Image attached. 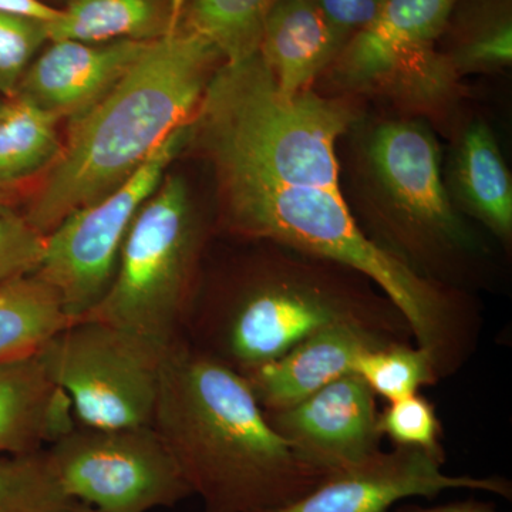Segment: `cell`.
Segmentation results:
<instances>
[{"label": "cell", "mask_w": 512, "mask_h": 512, "mask_svg": "<svg viewBox=\"0 0 512 512\" xmlns=\"http://www.w3.org/2000/svg\"><path fill=\"white\" fill-rule=\"evenodd\" d=\"M185 0H70L59 19L47 23L49 42L156 40L181 15Z\"/></svg>", "instance_id": "obj_17"}, {"label": "cell", "mask_w": 512, "mask_h": 512, "mask_svg": "<svg viewBox=\"0 0 512 512\" xmlns=\"http://www.w3.org/2000/svg\"><path fill=\"white\" fill-rule=\"evenodd\" d=\"M49 42L42 20L0 13V93L8 99L18 92L37 50Z\"/></svg>", "instance_id": "obj_26"}, {"label": "cell", "mask_w": 512, "mask_h": 512, "mask_svg": "<svg viewBox=\"0 0 512 512\" xmlns=\"http://www.w3.org/2000/svg\"><path fill=\"white\" fill-rule=\"evenodd\" d=\"M153 427L202 512L274 510L326 477L272 429L244 376L184 336L165 353Z\"/></svg>", "instance_id": "obj_2"}, {"label": "cell", "mask_w": 512, "mask_h": 512, "mask_svg": "<svg viewBox=\"0 0 512 512\" xmlns=\"http://www.w3.org/2000/svg\"><path fill=\"white\" fill-rule=\"evenodd\" d=\"M313 3L345 46L376 19L382 0H313Z\"/></svg>", "instance_id": "obj_28"}, {"label": "cell", "mask_w": 512, "mask_h": 512, "mask_svg": "<svg viewBox=\"0 0 512 512\" xmlns=\"http://www.w3.org/2000/svg\"><path fill=\"white\" fill-rule=\"evenodd\" d=\"M64 493L103 512L173 508L192 491L153 426H77L46 448Z\"/></svg>", "instance_id": "obj_9"}, {"label": "cell", "mask_w": 512, "mask_h": 512, "mask_svg": "<svg viewBox=\"0 0 512 512\" xmlns=\"http://www.w3.org/2000/svg\"><path fill=\"white\" fill-rule=\"evenodd\" d=\"M59 119L25 97H10L0 114V187L52 167L63 144Z\"/></svg>", "instance_id": "obj_21"}, {"label": "cell", "mask_w": 512, "mask_h": 512, "mask_svg": "<svg viewBox=\"0 0 512 512\" xmlns=\"http://www.w3.org/2000/svg\"><path fill=\"white\" fill-rule=\"evenodd\" d=\"M379 431L394 447L420 448L446 457L439 416L429 399L419 393L387 404L379 412Z\"/></svg>", "instance_id": "obj_25"}, {"label": "cell", "mask_w": 512, "mask_h": 512, "mask_svg": "<svg viewBox=\"0 0 512 512\" xmlns=\"http://www.w3.org/2000/svg\"><path fill=\"white\" fill-rule=\"evenodd\" d=\"M56 384L40 353L0 363V456L49 446V412Z\"/></svg>", "instance_id": "obj_18"}, {"label": "cell", "mask_w": 512, "mask_h": 512, "mask_svg": "<svg viewBox=\"0 0 512 512\" xmlns=\"http://www.w3.org/2000/svg\"><path fill=\"white\" fill-rule=\"evenodd\" d=\"M448 185L458 207L507 247L512 237L511 175L487 124L477 121L464 131Z\"/></svg>", "instance_id": "obj_16"}, {"label": "cell", "mask_w": 512, "mask_h": 512, "mask_svg": "<svg viewBox=\"0 0 512 512\" xmlns=\"http://www.w3.org/2000/svg\"><path fill=\"white\" fill-rule=\"evenodd\" d=\"M353 373L362 377L376 396H382L389 403L440 382L429 353L410 342L392 343L363 353Z\"/></svg>", "instance_id": "obj_24"}, {"label": "cell", "mask_w": 512, "mask_h": 512, "mask_svg": "<svg viewBox=\"0 0 512 512\" xmlns=\"http://www.w3.org/2000/svg\"><path fill=\"white\" fill-rule=\"evenodd\" d=\"M390 512V511H387ZM393 512H501L494 507L493 504L481 503V501L467 500L457 501V503H450L444 505H436V507H417V505H410V507H402Z\"/></svg>", "instance_id": "obj_30"}, {"label": "cell", "mask_w": 512, "mask_h": 512, "mask_svg": "<svg viewBox=\"0 0 512 512\" xmlns=\"http://www.w3.org/2000/svg\"><path fill=\"white\" fill-rule=\"evenodd\" d=\"M221 63L218 50L178 16L103 99L70 121L26 221L47 237L70 214L119 188L165 138L190 123Z\"/></svg>", "instance_id": "obj_3"}, {"label": "cell", "mask_w": 512, "mask_h": 512, "mask_svg": "<svg viewBox=\"0 0 512 512\" xmlns=\"http://www.w3.org/2000/svg\"><path fill=\"white\" fill-rule=\"evenodd\" d=\"M264 413L296 456L326 477L382 451L376 394L356 373L340 377L295 406Z\"/></svg>", "instance_id": "obj_12"}, {"label": "cell", "mask_w": 512, "mask_h": 512, "mask_svg": "<svg viewBox=\"0 0 512 512\" xmlns=\"http://www.w3.org/2000/svg\"><path fill=\"white\" fill-rule=\"evenodd\" d=\"M279 0H185L181 25L211 43L224 63L256 55Z\"/></svg>", "instance_id": "obj_22"}, {"label": "cell", "mask_w": 512, "mask_h": 512, "mask_svg": "<svg viewBox=\"0 0 512 512\" xmlns=\"http://www.w3.org/2000/svg\"><path fill=\"white\" fill-rule=\"evenodd\" d=\"M9 211H13L12 208H10L9 205L6 204V202L3 201L2 198H0V214H3V212H9Z\"/></svg>", "instance_id": "obj_32"}, {"label": "cell", "mask_w": 512, "mask_h": 512, "mask_svg": "<svg viewBox=\"0 0 512 512\" xmlns=\"http://www.w3.org/2000/svg\"><path fill=\"white\" fill-rule=\"evenodd\" d=\"M76 503L64 493L46 448L0 456V512H70Z\"/></svg>", "instance_id": "obj_23"}, {"label": "cell", "mask_w": 512, "mask_h": 512, "mask_svg": "<svg viewBox=\"0 0 512 512\" xmlns=\"http://www.w3.org/2000/svg\"><path fill=\"white\" fill-rule=\"evenodd\" d=\"M268 249L247 275L195 293L184 330L192 346L245 376L340 323L413 340L396 306L365 276L271 242Z\"/></svg>", "instance_id": "obj_4"}, {"label": "cell", "mask_w": 512, "mask_h": 512, "mask_svg": "<svg viewBox=\"0 0 512 512\" xmlns=\"http://www.w3.org/2000/svg\"><path fill=\"white\" fill-rule=\"evenodd\" d=\"M188 124L165 138L119 188L73 212L47 235L45 256L35 275L55 289L72 322L106 295L128 229L187 146Z\"/></svg>", "instance_id": "obj_8"}, {"label": "cell", "mask_w": 512, "mask_h": 512, "mask_svg": "<svg viewBox=\"0 0 512 512\" xmlns=\"http://www.w3.org/2000/svg\"><path fill=\"white\" fill-rule=\"evenodd\" d=\"M511 8V0H457L441 36L450 43L441 53L457 76L510 66Z\"/></svg>", "instance_id": "obj_20"}, {"label": "cell", "mask_w": 512, "mask_h": 512, "mask_svg": "<svg viewBox=\"0 0 512 512\" xmlns=\"http://www.w3.org/2000/svg\"><path fill=\"white\" fill-rule=\"evenodd\" d=\"M205 239L207 229L187 183L165 174L128 229L106 295L82 319L110 323L164 346L183 338L200 284Z\"/></svg>", "instance_id": "obj_6"}, {"label": "cell", "mask_w": 512, "mask_h": 512, "mask_svg": "<svg viewBox=\"0 0 512 512\" xmlns=\"http://www.w3.org/2000/svg\"><path fill=\"white\" fill-rule=\"evenodd\" d=\"M313 0H279L266 20L259 55L286 97L311 89L342 50Z\"/></svg>", "instance_id": "obj_15"}, {"label": "cell", "mask_w": 512, "mask_h": 512, "mask_svg": "<svg viewBox=\"0 0 512 512\" xmlns=\"http://www.w3.org/2000/svg\"><path fill=\"white\" fill-rule=\"evenodd\" d=\"M168 346L100 320L70 323L40 352L80 426H153Z\"/></svg>", "instance_id": "obj_7"}, {"label": "cell", "mask_w": 512, "mask_h": 512, "mask_svg": "<svg viewBox=\"0 0 512 512\" xmlns=\"http://www.w3.org/2000/svg\"><path fill=\"white\" fill-rule=\"evenodd\" d=\"M359 170L367 237L437 284L467 293L484 285L490 251L451 201L429 128L377 124L363 140Z\"/></svg>", "instance_id": "obj_5"}, {"label": "cell", "mask_w": 512, "mask_h": 512, "mask_svg": "<svg viewBox=\"0 0 512 512\" xmlns=\"http://www.w3.org/2000/svg\"><path fill=\"white\" fill-rule=\"evenodd\" d=\"M59 295L35 274L0 284V363L35 356L70 325Z\"/></svg>", "instance_id": "obj_19"}, {"label": "cell", "mask_w": 512, "mask_h": 512, "mask_svg": "<svg viewBox=\"0 0 512 512\" xmlns=\"http://www.w3.org/2000/svg\"><path fill=\"white\" fill-rule=\"evenodd\" d=\"M3 103H5V101H0V114H2Z\"/></svg>", "instance_id": "obj_33"}, {"label": "cell", "mask_w": 512, "mask_h": 512, "mask_svg": "<svg viewBox=\"0 0 512 512\" xmlns=\"http://www.w3.org/2000/svg\"><path fill=\"white\" fill-rule=\"evenodd\" d=\"M457 0H382L376 19L330 64L332 82L356 93L434 101L457 74L437 43Z\"/></svg>", "instance_id": "obj_10"}, {"label": "cell", "mask_w": 512, "mask_h": 512, "mask_svg": "<svg viewBox=\"0 0 512 512\" xmlns=\"http://www.w3.org/2000/svg\"><path fill=\"white\" fill-rule=\"evenodd\" d=\"M46 251V237L15 211L0 214V284L35 274Z\"/></svg>", "instance_id": "obj_27"}, {"label": "cell", "mask_w": 512, "mask_h": 512, "mask_svg": "<svg viewBox=\"0 0 512 512\" xmlns=\"http://www.w3.org/2000/svg\"><path fill=\"white\" fill-rule=\"evenodd\" d=\"M446 457L420 448L380 451L348 470L330 474L295 503L264 512H387L410 497L434 498L447 490L487 491L511 500L504 477L450 476Z\"/></svg>", "instance_id": "obj_11"}, {"label": "cell", "mask_w": 512, "mask_h": 512, "mask_svg": "<svg viewBox=\"0 0 512 512\" xmlns=\"http://www.w3.org/2000/svg\"><path fill=\"white\" fill-rule=\"evenodd\" d=\"M0 13L52 23L59 19L62 9L52 8L42 0H0Z\"/></svg>", "instance_id": "obj_29"}, {"label": "cell", "mask_w": 512, "mask_h": 512, "mask_svg": "<svg viewBox=\"0 0 512 512\" xmlns=\"http://www.w3.org/2000/svg\"><path fill=\"white\" fill-rule=\"evenodd\" d=\"M150 42L53 40L30 64L16 94L59 120L72 121L116 86Z\"/></svg>", "instance_id": "obj_13"}, {"label": "cell", "mask_w": 512, "mask_h": 512, "mask_svg": "<svg viewBox=\"0 0 512 512\" xmlns=\"http://www.w3.org/2000/svg\"><path fill=\"white\" fill-rule=\"evenodd\" d=\"M392 343L409 342H397L365 326L340 323L313 333L244 377L262 410L279 412L353 373L363 353Z\"/></svg>", "instance_id": "obj_14"}, {"label": "cell", "mask_w": 512, "mask_h": 512, "mask_svg": "<svg viewBox=\"0 0 512 512\" xmlns=\"http://www.w3.org/2000/svg\"><path fill=\"white\" fill-rule=\"evenodd\" d=\"M356 123L348 101L313 90L286 97L259 52L212 74L187 144L210 161L221 228L352 269L406 320L439 367L470 352L481 316L470 293L413 271L367 237L340 185L336 144Z\"/></svg>", "instance_id": "obj_1"}, {"label": "cell", "mask_w": 512, "mask_h": 512, "mask_svg": "<svg viewBox=\"0 0 512 512\" xmlns=\"http://www.w3.org/2000/svg\"><path fill=\"white\" fill-rule=\"evenodd\" d=\"M70 512H103L97 510V508L92 507V505L84 504V503H76L74 504L73 510Z\"/></svg>", "instance_id": "obj_31"}]
</instances>
